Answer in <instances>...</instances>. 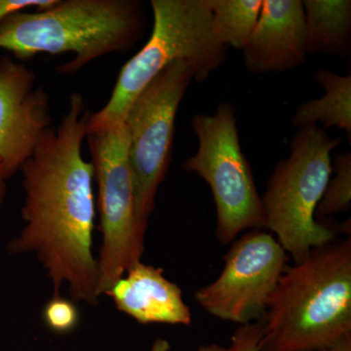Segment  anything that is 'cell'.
I'll return each mask as SVG.
<instances>
[{"mask_svg":"<svg viewBox=\"0 0 351 351\" xmlns=\"http://www.w3.org/2000/svg\"><path fill=\"white\" fill-rule=\"evenodd\" d=\"M89 110L80 93L69 99L58 128L44 131L21 167L25 226L7 245L10 255L34 253L47 272L53 295L68 287L71 301L98 304L93 254L94 172L82 154Z\"/></svg>","mask_w":351,"mask_h":351,"instance_id":"cell-1","label":"cell"},{"mask_svg":"<svg viewBox=\"0 0 351 351\" xmlns=\"http://www.w3.org/2000/svg\"><path fill=\"white\" fill-rule=\"evenodd\" d=\"M262 323L261 351H311L350 335V237L287 265Z\"/></svg>","mask_w":351,"mask_h":351,"instance_id":"cell-2","label":"cell"},{"mask_svg":"<svg viewBox=\"0 0 351 351\" xmlns=\"http://www.w3.org/2000/svg\"><path fill=\"white\" fill-rule=\"evenodd\" d=\"M143 4L137 0H57L34 11H16L0 22V49L27 60L39 53H75L56 68L75 75L94 60L126 52L142 38Z\"/></svg>","mask_w":351,"mask_h":351,"instance_id":"cell-3","label":"cell"},{"mask_svg":"<svg viewBox=\"0 0 351 351\" xmlns=\"http://www.w3.org/2000/svg\"><path fill=\"white\" fill-rule=\"evenodd\" d=\"M151 38L120 71L105 107L90 115L87 133L122 123L138 94L162 69L177 61L203 82L225 62L228 48L215 38L205 0H152Z\"/></svg>","mask_w":351,"mask_h":351,"instance_id":"cell-4","label":"cell"},{"mask_svg":"<svg viewBox=\"0 0 351 351\" xmlns=\"http://www.w3.org/2000/svg\"><path fill=\"white\" fill-rule=\"evenodd\" d=\"M341 144L322 127L300 128L287 159L277 164L262 196L267 228L294 263L337 240L338 230L315 213L332 175L331 152Z\"/></svg>","mask_w":351,"mask_h":351,"instance_id":"cell-5","label":"cell"},{"mask_svg":"<svg viewBox=\"0 0 351 351\" xmlns=\"http://www.w3.org/2000/svg\"><path fill=\"white\" fill-rule=\"evenodd\" d=\"M198 138L195 156L182 164L209 184L217 210V239L230 244L244 230L267 228L262 196L251 165L239 143L235 110L219 106L212 115L197 114L191 121Z\"/></svg>","mask_w":351,"mask_h":351,"instance_id":"cell-6","label":"cell"},{"mask_svg":"<svg viewBox=\"0 0 351 351\" xmlns=\"http://www.w3.org/2000/svg\"><path fill=\"white\" fill-rule=\"evenodd\" d=\"M86 138L98 186L101 245L97 261L101 297L132 267L142 262L147 230L136 217L125 124L87 133Z\"/></svg>","mask_w":351,"mask_h":351,"instance_id":"cell-7","label":"cell"},{"mask_svg":"<svg viewBox=\"0 0 351 351\" xmlns=\"http://www.w3.org/2000/svg\"><path fill=\"white\" fill-rule=\"evenodd\" d=\"M193 80L186 62L169 64L138 94L124 119L136 217L145 230L169 170L178 108Z\"/></svg>","mask_w":351,"mask_h":351,"instance_id":"cell-8","label":"cell"},{"mask_svg":"<svg viewBox=\"0 0 351 351\" xmlns=\"http://www.w3.org/2000/svg\"><path fill=\"white\" fill-rule=\"evenodd\" d=\"M289 258L271 232L248 230L232 242L221 274L196 291L195 301L221 320L239 325L261 321Z\"/></svg>","mask_w":351,"mask_h":351,"instance_id":"cell-9","label":"cell"},{"mask_svg":"<svg viewBox=\"0 0 351 351\" xmlns=\"http://www.w3.org/2000/svg\"><path fill=\"white\" fill-rule=\"evenodd\" d=\"M51 121L49 97L36 87V73L0 58V163L6 180L32 156Z\"/></svg>","mask_w":351,"mask_h":351,"instance_id":"cell-10","label":"cell"},{"mask_svg":"<svg viewBox=\"0 0 351 351\" xmlns=\"http://www.w3.org/2000/svg\"><path fill=\"white\" fill-rule=\"evenodd\" d=\"M245 69L283 73L306 60V15L301 0H263L255 29L245 44Z\"/></svg>","mask_w":351,"mask_h":351,"instance_id":"cell-11","label":"cell"},{"mask_svg":"<svg viewBox=\"0 0 351 351\" xmlns=\"http://www.w3.org/2000/svg\"><path fill=\"white\" fill-rule=\"evenodd\" d=\"M107 295L120 313L142 325L189 326L193 322L191 308L182 299L181 289L164 276L160 267L136 263Z\"/></svg>","mask_w":351,"mask_h":351,"instance_id":"cell-12","label":"cell"},{"mask_svg":"<svg viewBox=\"0 0 351 351\" xmlns=\"http://www.w3.org/2000/svg\"><path fill=\"white\" fill-rule=\"evenodd\" d=\"M306 54H350V0H306Z\"/></svg>","mask_w":351,"mask_h":351,"instance_id":"cell-13","label":"cell"},{"mask_svg":"<svg viewBox=\"0 0 351 351\" xmlns=\"http://www.w3.org/2000/svg\"><path fill=\"white\" fill-rule=\"evenodd\" d=\"M316 83L324 89L320 99L304 101L295 110L292 125L297 128L322 123L326 130L338 127L351 140V75H339L320 69L314 75Z\"/></svg>","mask_w":351,"mask_h":351,"instance_id":"cell-14","label":"cell"},{"mask_svg":"<svg viewBox=\"0 0 351 351\" xmlns=\"http://www.w3.org/2000/svg\"><path fill=\"white\" fill-rule=\"evenodd\" d=\"M212 13L215 38L226 47L243 49L260 17L263 0H205Z\"/></svg>","mask_w":351,"mask_h":351,"instance_id":"cell-15","label":"cell"},{"mask_svg":"<svg viewBox=\"0 0 351 351\" xmlns=\"http://www.w3.org/2000/svg\"><path fill=\"white\" fill-rule=\"evenodd\" d=\"M335 176L330 178L322 199L316 209V218L343 213L351 207V152L338 154L332 162Z\"/></svg>","mask_w":351,"mask_h":351,"instance_id":"cell-16","label":"cell"},{"mask_svg":"<svg viewBox=\"0 0 351 351\" xmlns=\"http://www.w3.org/2000/svg\"><path fill=\"white\" fill-rule=\"evenodd\" d=\"M80 315L75 302L61 295H53L43 309V320L51 331L66 334L80 323Z\"/></svg>","mask_w":351,"mask_h":351,"instance_id":"cell-17","label":"cell"},{"mask_svg":"<svg viewBox=\"0 0 351 351\" xmlns=\"http://www.w3.org/2000/svg\"><path fill=\"white\" fill-rule=\"evenodd\" d=\"M263 338L262 320L248 324L239 325L233 332L228 346L218 343H208L198 346L196 351H261Z\"/></svg>","mask_w":351,"mask_h":351,"instance_id":"cell-18","label":"cell"},{"mask_svg":"<svg viewBox=\"0 0 351 351\" xmlns=\"http://www.w3.org/2000/svg\"><path fill=\"white\" fill-rule=\"evenodd\" d=\"M57 0H0V22L16 11L29 8H47L54 5Z\"/></svg>","mask_w":351,"mask_h":351,"instance_id":"cell-19","label":"cell"},{"mask_svg":"<svg viewBox=\"0 0 351 351\" xmlns=\"http://www.w3.org/2000/svg\"><path fill=\"white\" fill-rule=\"evenodd\" d=\"M311 351H351V334L346 335L330 345Z\"/></svg>","mask_w":351,"mask_h":351,"instance_id":"cell-20","label":"cell"},{"mask_svg":"<svg viewBox=\"0 0 351 351\" xmlns=\"http://www.w3.org/2000/svg\"><path fill=\"white\" fill-rule=\"evenodd\" d=\"M171 343L169 341L163 338H157L156 341L152 343L151 348L149 351H171Z\"/></svg>","mask_w":351,"mask_h":351,"instance_id":"cell-21","label":"cell"},{"mask_svg":"<svg viewBox=\"0 0 351 351\" xmlns=\"http://www.w3.org/2000/svg\"><path fill=\"white\" fill-rule=\"evenodd\" d=\"M6 195V178L4 176L3 169H2L1 163H0V210L3 205L4 199Z\"/></svg>","mask_w":351,"mask_h":351,"instance_id":"cell-22","label":"cell"}]
</instances>
